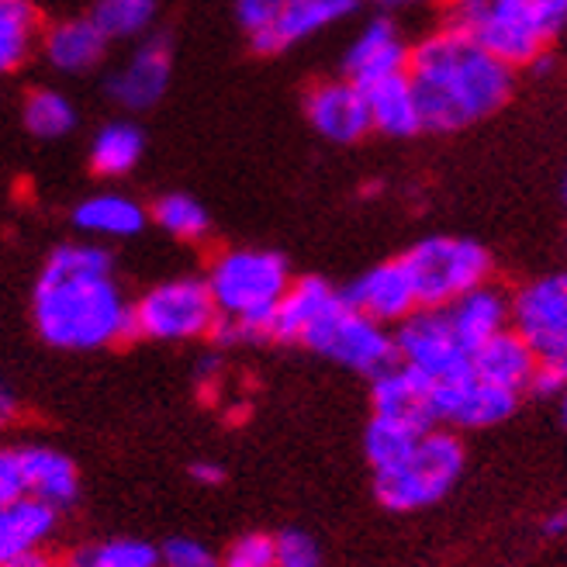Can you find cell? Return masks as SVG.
Listing matches in <instances>:
<instances>
[{
	"label": "cell",
	"instance_id": "cell-17",
	"mask_svg": "<svg viewBox=\"0 0 567 567\" xmlns=\"http://www.w3.org/2000/svg\"><path fill=\"white\" fill-rule=\"evenodd\" d=\"M73 229L91 243H122L146 233L150 208L125 190H97L73 205Z\"/></svg>",
	"mask_w": 567,
	"mask_h": 567
},
{
	"label": "cell",
	"instance_id": "cell-41",
	"mask_svg": "<svg viewBox=\"0 0 567 567\" xmlns=\"http://www.w3.org/2000/svg\"><path fill=\"white\" fill-rule=\"evenodd\" d=\"M378 4L381 14H391V11H405V8H419V4H430V0H371Z\"/></svg>",
	"mask_w": 567,
	"mask_h": 567
},
{
	"label": "cell",
	"instance_id": "cell-25",
	"mask_svg": "<svg viewBox=\"0 0 567 567\" xmlns=\"http://www.w3.org/2000/svg\"><path fill=\"white\" fill-rule=\"evenodd\" d=\"M367 94V107H371V128L388 135V138H412L422 132V118H419V104H415V91L409 73L378 80L371 87H363Z\"/></svg>",
	"mask_w": 567,
	"mask_h": 567
},
{
	"label": "cell",
	"instance_id": "cell-15",
	"mask_svg": "<svg viewBox=\"0 0 567 567\" xmlns=\"http://www.w3.org/2000/svg\"><path fill=\"white\" fill-rule=\"evenodd\" d=\"M39 52L49 70L63 76H83L94 73L107 60L111 39L101 32V24L91 14H70L42 28Z\"/></svg>",
	"mask_w": 567,
	"mask_h": 567
},
{
	"label": "cell",
	"instance_id": "cell-34",
	"mask_svg": "<svg viewBox=\"0 0 567 567\" xmlns=\"http://www.w3.org/2000/svg\"><path fill=\"white\" fill-rule=\"evenodd\" d=\"M159 567H221V560L205 544L190 540V536H177V540L163 544Z\"/></svg>",
	"mask_w": 567,
	"mask_h": 567
},
{
	"label": "cell",
	"instance_id": "cell-39",
	"mask_svg": "<svg viewBox=\"0 0 567 567\" xmlns=\"http://www.w3.org/2000/svg\"><path fill=\"white\" fill-rule=\"evenodd\" d=\"M18 419V399H14V391L0 384V436H4L11 425Z\"/></svg>",
	"mask_w": 567,
	"mask_h": 567
},
{
	"label": "cell",
	"instance_id": "cell-27",
	"mask_svg": "<svg viewBox=\"0 0 567 567\" xmlns=\"http://www.w3.org/2000/svg\"><path fill=\"white\" fill-rule=\"evenodd\" d=\"M35 0H0V76L21 70L39 49Z\"/></svg>",
	"mask_w": 567,
	"mask_h": 567
},
{
	"label": "cell",
	"instance_id": "cell-6",
	"mask_svg": "<svg viewBox=\"0 0 567 567\" xmlns=\"http://www.w3.org/2000/svg\"><path fill=\"white\" fill-rule=\"evenodd\" d=\"M450 24L461 28L495 60L513 70L533 66L550 45V35L523 0H446Z\"/></svg>",
	"mask_w": 567,
	"mask_h": 567
},
{
	"label": "cell",
	"instance_id": "cell-11",
	"mask_svg": "<svg viewBox=\"0 0 567 567\" xmlns=\"http://www.w3.org/2000/svg\"><path fill=\"white\" fill-rule=\"evenodd\" d=\"M174 80V45L166 35H146L132 45L125 63L107 73V97L115 101L122 111L142 115V111L156 107Z\"/></svg>",
	"mask_w": 567,
	"mask_h": 567
},
{
	"label": "cell",
	"instance_id": "cell-28",
	"mask_svg": "<svg viewBox=\"0 0 567 567\" xmlns=\"http://www.w3.org/2000/svg\"><path fill=\"white\" fill-rule=\"evenodd\" d=\"M21 122H24L28 135H35L42 142H55V138H66L76 128L80 111H76V104L63 91L35 87V91L24 94Z\"/></svg>",
	"mask_w": 567,
	"mask_h": 567
},
{
	"label": "cell",
	"instance_id": "cell-36",
	"mask_svg": "<svg viewBox=\"0 0 567 567\" xmlns=\"http://www.w3.org/2000/svg\"><path fill=\"white\" fill-rule=\"evenodd\" d=\"M523 4L533 11V18L540 21V28L550 39L567 24V0H523Z\"/></svg>",
	"mask_w": 567,
	"mask_h": 567
},
{
	"label": "cell",
	"instance_id": "cell-33",
	"mask_svg": "<svg viewBox=\"0 0 567 567\" xmlns=\"http://www.w3.org/2000/svg\"><path fill=\"white\" fill-rule=\"evenodd\" d=\"M221 567H277V536L246 533L225 550Z\"/></svg>",
	"mask_w": 567,
	"mask_h": 567
},
{
	"label": "cell",
	"instance_id": "cell-8",
	"mask_svg": "<svg viewBox=\"0 0 567 567\" xmlns=\"http://www.w3.org/2000/svg\"><path fill=\"white\" fill-rule=\"evenodd\" d=\"M215 322L218 308L205 277H169L132 301V336L153 339V343L205 339Z\"/></svg>",
	"mask_w": 567,
	"mask_h": 567
},
{
	"label": "cell",
	"instance_id": "cell-2",
	"mask_svg": "<svg viewBox=\"0 0 567 567\" xmlns=\"http://www.w3.org/2000/svg\"><path fill=\"white\" fill-rule=\"evenodd\" d=\"M516 70L467 39L461 28H440L409 49V80L422 132H461L513 97Z\"/></svg>",
	"mask_w": 567,
	"mask_h": 567
},
{
	"label": "cell",
	"instance_id": "cell-10",
	"mask_svg": "<svg viewBox=\"0 0 567 567\" xmlns=\"http://www.w3.org/2000/svg\"><path fill=\"white\" fill-rule=\"evenodd\" d=\"M394 350H399V363L430 381L471 374V353L453 336L443 308H415L409 319H402L399 332H394Z\"/></svg>",
	"mask_w": 567,
	"mask_h": 567
},
{
	"label": "cell",
	"instance_id": "cell-38",
	"mask_svg": "<svg viewBox=\"0 0 567 567\" xmlns=\"http://www.w3.org/2000/svg\"><path fill=\"white\" fill-rule=\"evenodd\" d=\"M190 477L197 481L202 488H218L225 481V467L218 461H194L190 464Z\"/></svg>",
	"mask_w": 567,
	"mask_h": 567
},
{
	"label": "cell",
	"instance_id": "cell-29",
	"mask_svg": "<svg viewBox=\"0 0 567 567\" xmlns=\"http://www.w3.org/2000/svg\"><path fill=\"white\" fill-rule=\"evenodd\" d=\"M150 221L159 233H166L169 239H181V243H202L212 233L208 208L197 202L194 194H184V190L159 194L150 208Z\"/></svg>",
	"mask_w": 567,
	"mask_h": 567
},
{
	"label": "cell",
	"instance_id": "cell-5",
	"mask_svg": "<svg viewBox=\"0 0 567 567\" xmlns=\"http://www.w3.org/2000/svg\"><path fill=\"white\" fill-rule=\"evenodd\" d=\"M399 260L415 288L419 308H446L492 277V252L474 239L430 236Z\"/></svg>",
	"mask_w": 567,
	"mask_h": 567
},
{
	"label": "cell",
	"instance_id": "cell-18",
	"mask_svg": "<svg viewBox=\"0 0 567 567\" xmlns=\"http://www.w3.org/2000/svg\"><path fill=\"white\" fill-rule=\"evenodd\" d=\"M343 298L357 311H363L367 319H374L381 326H391V322L399 326L402 319H409L412 311L419 308L415 288H412L402 260H388V264L363 270L343 291Z\"/></svg>",
	"mask_w": 567,
	"mask_h": 567
},
{
	"label": "cell",
	"instance_id": "cell-44",
	"mask_svg": "<svg viewBox=\"0 0 567 567\" xmlns=\"http://www.w3.org/2000/svg\"><path fill=\"white\" fill-rule=\"evenodd\" d=\"M564 194H567V184H564Z\"/></svg>",
	"mask_w": 567,
	"mask_h": 567
},
{
	"label": "cell",
	"instance_id": "cell-23",
	"mask_svg": "<svg viewBox=\"0 0 567 567\" xmlns=\"http://www.w3.org/2000/svg\"><path fill=\"white\" fill-rule=\"evenodd\" d=\"M443 311H446V319H450L453 336H457L461 347L471 353L481 343H488L495 332L505 329L508 316H513V305H508V298L498 288L481 284V288L461 295L457 301H450Z\"/></svg>",
	"mask_w": 567,
	"mask_h": 567
},
{
	"label": "cell",
	"instance_id": "cell-9",
	"mask_svg": "<svg viewBox=\"0 0 567 567\" xmlns=\"http://www.w3.org/2000/svg\"><path fill=\"white\" fill-rule=\"evenodd\" d=\"M360 8V0H236V21L252 52L280 55L326 32Z\"/></svg>",
	"mask_w": 567,
	"mask_h": 567
},
{
	"label": "cell",
	"instance_id": "cell-14",
	"mask_svg": "<svg viewBox=\"0 0 567 567\" xmlns=\"http://www.w3.org/2000/svg\"><path fill=\"white\" fill-rule=\"evenodd\" d=\"M305 118L326 142H336V146H353L367 132H374L367 94L347 76L316 83L305 94Z\"/></svg>",
	"mask_w": 567,
	"mask_h": 567
},
{
	"label": "cell",
	"instance_id": "cell-3",
	"mask_svg": "<svg viewBox=\"0 0 567 567\" xmlns=\"http://www.w3.org/2000/svg\"><path fill=\"white\" fill-rule=\"evenodd\" d=\"M208 291L218 308L212 336L221 347L270 343L274 308L291 288V267L274 249H225L212 260Z\"/></svg>",
	"mask_w": 567,
	"mask_h": 567
},
{
	"label": "cell",
	"instance_id": "cell-20",
	"mask_svg": "<svg viewBox=\"0 0 567 567\" xmlns=\"http://www.w3.org/2000/svg\"><path fill=\"white\" fill-rule=\"evenodd\" d=\"M371 402L374 415H391L415 422L422 430H433L436 412H433V381L412 371L405 363H391L371 384Z\"/></svg>",
	"mask_w": 567,
	"mask_h": 567
},
{
	"label": "cell",
	"instance_id": "cell-21",
	"mask_svg": "<svg viewBox=\"0 0 567 567\" xmlns=\"http://www.w3.org/2000/svg\"><path fill=\"white\" fill-rule=\"evenodd\" d=\"M55 526H60V513L32 495L4 502L0 505V567L24 554L45 550Z\"/></svg>",
	"mask_w": 567,
	"mask_h": 567
},
{
	"label": "cell",
	"instance_id": "cell-31",
	"mask_svg": "<svg viewBox=\"0 0 567 567\" xmlns=\"http://www.w3.org/2000/svg\"><path fill=\"white\" fill-rule=\"evenodd\" d=\"M87 14L111 42H138L153 32L159 0H94Z\"/></svg>",
	"mask_w": 567,
	"mask_h": 567
},
{
	"label": "cell",
	"instance_id": "cell-35",
	"mask_svg": "<svg viewBox=\"0 0 567 567\" xmlns=\"http://www.w3.org/2000/svg\"><path fill=\"white\" fill-rule=\"evenodd\" d=\"M277 567H319V547L301 529H284L277 536Z\"/></svg>",
	"mask_w": 567,
	"mask_h": 567
},
{
	"label": "cell",
	"instance_id": "cell-37",
	"mask_svg": "<svg viewBox=\"0 0 567 567\" xmlns=\"http://www.w3.org/2000/svg\"><path fill=\"white\" fill-rule=\"evenodd\" d=\"M21 495H24V485H21L18 453L14 450H0V505L14 502Z\"/></svg>",
	"mask_w": 567,
	"mask_h": 567
},
{
	"label": "cell",
	"instance_id": "cell-16",
	"mask_svg": "<svg viewBox=\"0 0 567 567\" xmlns=\"http://www.w3.org/2000/svg\"><path fill=\"white\" fill-rule=\"evenodd\" d=\"M409 49L399 35V24L388 14H378L363 24V32L350 42L343 55V76L353 80L357 87H371L378 80L409 73Z\"/></svg>",
	"mask_w": 567,
	"mask_h": 567
},
{
	"label": "cell",
	"instance_id": "cell-22",
	"mask_svg": "<svg viewBox=\"0 0 567 567\" xmlns=\"http://www.w3.org/2000/svg\"><path fill=\"white\" fill-rule=\"evenodd\" d=\"M536 360L540 357L533 353V347L516 329H502L488 339V343L471 350V371L477 381H485V384L523 391V388H529Z\"/></svg>",
	"mask_w": 567,
	"mask_h": 567
},
{
	"label": "cell",
	"instance_id": "cell-4",
	"mask_svg": "<svg viewBox=\"0 0 567 567\" xmlns=\"http://www.w3.org/2000/svg\"><path fill=\"white\" fill-rule=\"evenodd\" d=\"M464 471V446L453 433L430 430L405 461L374 471V495L391 513H415L440 502Z\"/></svg>",
	"mask_w": 567,
	"mask_h": 567
},
{
	"label": "cell",
	"instance_id": "cell-26",
	"mask_svg": "<svg viewBox=\"0 0 567 567\" xmlns=\"http://www.w3.org/2000/svg\"><path fill=\"white\" fill-rule=\"evenodd\" d=\"M142 156H146V132H142L135 122H125V118L101 125L91 138V150H87L91 169L104 181L128 177L132 169L142 163Z\"/></svg>",
	"mask_w": 567,
	"mask_h": 567
},
{
	"label": "cell",
	"instance_id": "cell-13",
	"mask_svg": "<svg viewBox=\"0 0 567 567\" xmlns=\"http://www.w3.org/2000/svg\"><path fill=\"white\" fill-rule=\"evenodd\" d=\"M519 405V391L477 381L474 371L464 378L433 381V412L436 422L464 425V430H485L498 425Z\"/></svg>",
	"mask_w": 567,
	"mask_h": 567
},
{
	"label": "cell",
	"instance_id": "cell-42",
	"mask_svg": "<svg viewBox=\"0 0 567 567\" xmlns=\"http://www.w3.org/2000/svg\"><path fill=\"white\" fill-rule=\"evenodd\" d=\"M544 533L547 536H564L567 533V508H560V513H554L550 519H544Z\"/></svg>",
	"mask_w": 567,
	"mask_h": 567
},
{
	"label": "cell",
	"instance_id": "cell-7",
	"mask_svg": "<svg viewBox=\"0 0 567 567\" xmlns=\"http://www.w3.org/2000/svg\"><path fill=\"white\" fill-rule=\"evenodd\" d=\"M298 347L319 353L326 360H336L339 367H350V371L367 374V378H378L391 363H399L394 336L381 322L357 311L343 298V291H339V298L305 329Z\"/></svg>",
	"mask_w": 567,
	"mask_h": 567
},
{
	"label": "cell",
	"instance_id": "cell-1",
	"mask_svg": "<svg viewBox=\"0 0 567 567\" xmlns=\"http://www.w3.org/2000/svg\"><path fill=\"white\" fill-rule=\"evenodd\" d=\"M32 322L42 343L66 353H94L132 339V301L104 243L55 246L32 288Z\"/></svg>",
	"mask_w": 567,
	"mask_h": 567
},
{
	"label": "cell",
	"instance_id": "cell-30",
	"mask_svg": "<svg viewBox=\"0 0 567 567\" xmlns=\"http://www.w3.org/2000/svg\"><path fill=\"white\" fill-rule=\"evenodd\" d=\"M425 433L430 430H422V425H415V422L374 415L371 422H367V433H363V453H367V461H371L374 471H384L391 464L405 461Z\"/></svg>",
	"mask_w": 567,
	"mask_h": 567
},
{
	"label": "cell",
	"instance_id": "cell-24",
	"mask_svg": "<svg viewBox=\"0 0 567 567\" xmlns=\"http://www.w3.org/2000/svg\"><path fill=\"white\" fill-rule=\"evenodd\" d=\"M339 298V291L322 277H298L274 308L270 343H301L305 329Z\"/></svg>",
	"mask_w": 567,
	"mask_h": 567
},
{
	"label": "cell",
	"instance_id": "cell-19",
	"mask_svg": "<svg viewBox=\"0 0 567 567\" xmlns=\"http://www.w3.org/2000/svg\"><path fill=\"white\" fill-rule=\"evenodd\" d=\"M14 453H18L24 495L45 502L49 508H55V513L76 502V495H80V471H76V464L66 457V453L52 450V446H42V443L18 446Z\"/></svg>",
	"mask_w": 567,
	"mask_h": 567
},
{
	"label": "cell",
	"instance_id": "cell-12",
	"mask_svg": "<svg viewBox=\"0 0 567 567\" xmlns=\"http://www.w3.org/2000/svg\"><path fill=\"white\" fill-rule=\"evenodd\" d=\"M513 319L540 360L567 350V270L526 284L513 301Z\"/></svg>",
	"mask_w": 567,
	"mask_h": 567
},
{
	"label": "cell",
	"instance_id": "cell-43",
	"mask_svg": "<svg viewBox=\"0 0 567 567\" xmlns=\"http://www.w3.org/2000/svg\"><path fill=\"white\" fill-rule=\"evenodd\" d=\"M560 412H564V422H567V388L560 391Z\"/></svg>",
	"mask_w": 567,
	"mask_h": 567
},
{
	"label": "cell",
	"instance_id": "cell-32",
	"mask_svg": "<svg viewBox=\"0 0 567 567\" xmlns=\"http://www.w3.org/2000/svg\"><path fill=\"white\" fill-rule=\"evenodd\" d=\"M63 567H159V550L146 540H101L76 547Z\"/></svg>",
	"mask_w": 567,
	"mask_h": 567
},
{
	"label": "cell",
	"instance_id": "cell-40",
	"mask_svg": "<svg viewBox=\"0 0 567 567\" xmlns=\"http://www.w3.org/2000/svg\"><path fill=\"white\" fill-rule=\"evenodd\" d=\"M8 567H63V560H55V557L45 554V550H35V554H24V557L11 560Z\"/></svg>",
	"mask_w": 567,
	"mask_h": 567
}]
</instances>
